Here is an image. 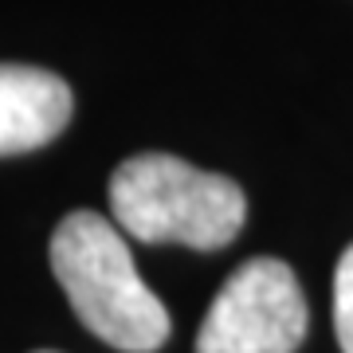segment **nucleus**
<instances>
[{
    "label": "nucleus",
    "mask_w": 353,
    "mask_h": 353,
    "mask_svg": "<svg viewBox=\"0 0 353 353\" xmlns=\"http://www.w3.org/2000/svg\"><path fill=\"white\" fill-rule=\"evenodd\" d=\"M51 271L79 322L122 353H157L169 341V310L141 283L122 228L79 208L51 236Z\"/></svg>",
    "instance_id": "f257e3e1"
},
{
    "label": "nucleus",
    "mask_w": 353,
    "mask_h": 353,
    "mask_svg": "<svg viewBox=\"0 0 353 353\" xmlns=\"http://www.w3.org/2000/svg\"><path fill=\"white\" fill-rule=\"evenodd\" d=\"M110 212L141 243L216 252L240 236L248 196L232 176L196 169L173 153H138L110 173Z\"/></svg>",
    "instance_id": "f03ea898"
},
{
    "label": "nucleus",
    "mask_w": 353,
    "mask_h": 353,
    "mask_svg": "<svg viewBox=\"0 0 353 353\" xmlns=\"http://www.w3.org/2000/svg\"><path fill=\"white\" fill-rule=\"evenodd\" d=\"M310 310L299 279L283 259H248L212 299L196 353H294L306 341Z\"/></svg>",
    "instance_id": "7ed1b4c3"
},
{
    "label": "nucleus",
    "mask_w": 353,
    "mask_h": 353,
    "mask_svg": "<svg viewBox=\"0 0 353 353\" xmlns=\"http://www.w3.org/2000/svg\"><path fill=\"white\" fill-rule=\"evenodd\" d=\"M75 94L59 75L28 63H0V157L32 153L71 122Z\"/></svg>",
    "instance_id": "20e7f679"
},
{
    "label": "nucleus",
    "mask_w": 353,
    "mask_h": 353,
    "mask_svg": "<svg viewBox=\"0 0 353 353\" xmlns=\"http://www.w3.org/2000/svg\"><path fill=\"white\" fill-rule=\"evenodd\" d=\"M334 330L341 353H353V243L341 252L334 271Z\"/></svg>",
    "instance_id": "39448f33"
},
{
    "label": "nucleus",
    "mask_w": 353,
    "mask_h": 353,
    "mask_svg": "<svg viewBox=\"0 0 353 353\" xmlns=\"http://www.w3.org/2000/svg\"><path fill=\"white\" fill-rule=\"evenodd\" d=\"M36 353H55V350H36Z\"/></svg>",
    "instance_id": "423d86ee"
}]
</instances>
